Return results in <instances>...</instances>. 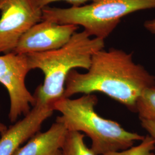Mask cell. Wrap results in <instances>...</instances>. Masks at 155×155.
Masks as SVG:
<instances>
[{
	"mask_svg": "<svg viewBox=\"0 0 155 155\" xmlns=\"http://www.w3.org/2000/svg\"><path fill=\"white\" fill-rule=\"evenodd\" d=\"M155 86V77L133 61L132 53L111 48L100 50L91 59L87 72L72 70L67 77L64 98L101 93L136 112L144 91Z\"/></svg>",
	"mask_w": 155,
	"mask_h": 155,
	"instance_id": "cell-1",
	"label": "cell"
},
{
	"mask_svg": "<svg viewBox=\"0 0 155 155\" xmlns=\"http://www.w3.org/2000/svg\"><path fill=\"white\" fill-rule=\"evenodd\" d=\"M105 40L92 38L83 30L75 32L61 48L27 54L31 70L39 69L43 83L35 90V105L50 106L64 98L65 84L70 72L78 68L88 70L94 54L104 49Z\"/></svg>",
	"mask_w": 155,
	"mask_h": 155,
	"instance_id": "cell-2",
	"label": "cell"
},
{
	"mask_svg": "<svg viewBox=\"0 0 155 155\" xmlns=\"http://www.w3.org/2000/svg\"><path fill=\"white\" fill-rule=\"evenodd\" d=\"M97 97L84 94L80 98H63L54 104V111L61 113L56 122L62 124L68 131L83 132L91 141V149L97 155L128 149L145 136L129 132L118 122L106 119L95 111Z\"/></svg>",
	"mask_w": 155,
	"mask_h": 155,
	"instance_id": "cell-3",
	"label": "cell"
},
{
	"mask_svg": "<svg viewBox=\"0 0 155 155\" xmlns=\"http://www.w3.org/2000/svg\"><path fill=\"white\" fill-rule=\"evenodd\" d=\"M152 9L155 0H95L68 8L47 6L42 9V20L81 26L91 37L105 40L124 17Z\"/></svg>",
	"mask_w": 155,
	"mask_h": 155,
	"instance_id": "cell-4",
	"label": "cell"
},
{
	"mask_svg": "<svg viewBox=\"0 0 155 155\" xmlns=\"http://www.w3.org/2000/svg\"><path fill=\"white\" fill-rule=\"evenodd\" d=\"M31 71L27 55L10 52L0 55V83L5 88L10 100L8 117L16 122L20 116H25L31 110L35 100L25 84Z\"/></svg>",
	"mask_w": 155,
	"mask_h": 155,
	"instance_id": "cell-5",
	"label": "cell"
},
{
	"mask_svg": "<svg viewBox=\"0 0 155 155\" xmlns=\"http://www.w3.org/2000/svg\"><path fill=\"white\" fill-rule=\"evenodd\" d=\"M0 54L12 52L29 28L42 21L35 0H0Z\"/></svg>",
	"mask_w": 155,
	"mask_h": 155,
	"instance_id": "cell-6",
	"label": "cell"
},
{
	"mask_svg": "<svg viewBox=\"0 0 155 155\" xmlns=\"http://www.w3.org/2000/svg\"><path fill=\"white\" fill-rule=\"evenodd\" d=\"M78 27L42 20L22 35L13 52L27 55L61 48L77 32Z\"/></svg>",
	"mask_w": 155,
	"mask_h": 155,
	"instance_id": "cell-7",
	"label": "cell"
},
{
	"mask_svg": "<svg viewBox=\"0 0 155 155\" xmlns=\"http://www.w3.org/2000/svg\"><path fill=\"white\" fill-rule=\"evenodd\" d=\"M52 107L35 105L21 120L8 129L0 139V155H13L20 146L39 132L42 124L52 116Z\"/></svg>",
	"mask_w": 155,
	"mask_h": 155,
	"instance_id": "cell-8",
	"label": "cell"
},
{
	"mask_svg": "<svg viewBox=\"0 0 155 155\" xmlns=\"http://www.w3.org/2000/svg\"><path fill=\"white\" fill-rule=\"evenodd\" d=\"M68 132L62 124L55 121L47 131L35 134L13 155H61Z\"/></svg>",
	"mask_w": 155,
	"mask_h": 155,
	"instance_id": "cell-9",
	"label": "cell"
},
{
	"mask_svg": "<svg viewBox=\"0 0 155 155\" xmlns=\"http://www.w3.org/2000/svg\"><path fill=\"white\" fill-rule=\"evenodd\" d=\"M84 134L81 132L68 131L62 147L61 155H97L87 147Z\"/></svg>",
	"mask_w": 155,
	"mask_h": 155,
	"instance_id": "cell-10",
	"label": "cell"
},
{
	"mask_svg": "<svg viewBox=\"0 0 155 155\" xmlns=\"http://www.w3.org/2000/svg\"><path fill=\"white\" fill-rule=\"evenodd\" d=\"M136 113L140 120L155 121V86L145 90L139 98Z\"/></svg>",
	"mask_w": 155,
	"mask_h": 155,
	"instance_id": "cell-11",
	"label": "cell"
},
{
	"mask_svg": "<svg viewBox=\"0 0 155 155\" xmlns=\"http://www.w3.org/2000/svg\"><path fill=\"white\" fill-rule=\"evenodd\" d=\"M155 141L150 135L145 136L141 143L128 149L107 153L103 155H155Z\"/></svg>",
	"mask_w": 155,
	"mask_h": 155,
	"instance_id": "cell-12",
	"label": "cell"
},
{
	"mask_svg": "<svg viewBox=\"0 0 155 155\" xmlns=\"http://www.w3.org/2000/svg\"><path fill=\"white\" fill-rule=\"evenodd\" d=\"M95 0H35L37 6L40 9H43L44 8L48 6L49 4L58 1H64L71 5V6L78 7L84 5L89 1H94Z\"/></svg>",
	"mask_w": 155,
	"mask_h": 155,
	"instance_id": "cell-13",
	"label": "cell"
},
{
	"mask_svg": "<svg viewBox=\"0 0 155 155\" xmlns=\"http://www.w3.org/2000/svg\"><path fill=\"white\" fill-rule=\"evenodd\" d=\"M142 127L148 133L149 135L152 137L155 141V121L148 120H140Z\"/></svg>",
	"mask_w": 155,
	"mask_h": 155,
	"instance_id": "cell-14",
	"label": "cell"
},
{
	"mask_svg": "<svg viewBox=\"0 0 155 155\" xmlns=\"http://www.w3.org/2000/svg\"><path fill=\"white\" fill-rule=\"evenodd\" d=\"M144 27L150 33L155 34V18L145 21Z\"/></svg>",
	"mask_w": 155,
	"mask_h": 155,
	"instance_id": "cell-15",
	"label": "cell"
},
{
	"mask_svg": "<svg viewBox=\"0 0 155 155\" xmlns=\"http://www.w3.org/2000/svg\"><path fill=\"white\" fill-rule=\"evenodd\" d=\"M8 127L4 124L0 122V134L1 135L3 134L8 130Z\"/></svg>",
	"mask_w": 155,
	"mask_h": 155,
	"instance_id": "cell-16",
	"label": "cell"
}]
</instances>
